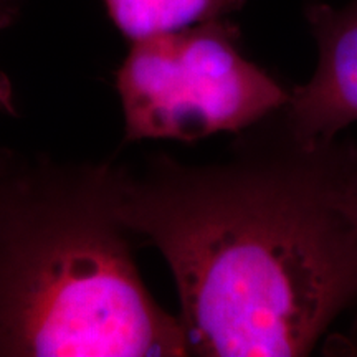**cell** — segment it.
I'll return each mask as SVG.
<instances>
[{"label":"cell","instance_id":"obj_1","mask_svg":"<svg viewBox=\"0 0 357 357\" xmlns=\"http://www.w3.org/2000/svg\"><path fill=\"white\" fill-rule=\"evenodd\" d=\"M352 141L306 139L283 108L230 154L118 166L121 220L169 265L189 356L301 357L357 307Z\"/></svg>","mask_w":357,"mask_h":357},{"label":"cell","instance_id":"obj_2","mask_svg":"<svg viewBox=\"0 0 357 357\" xmlns=\"http://www.w3.org/2000/svg\"><path fill=\"white\" fill-rule=\"evenodd\" d=\"M118 200L114 164L0 151V357L189 356Z\"/></svg>","mask_w":357,"mask_h":357},{"label":"cell","instance_id":"obj_3","mask_svg":"<svg viewBox=\"0 0 357 357\" xmlns=\"http://www.w3.org/2000/svg\"><path fill=\"white\" fill-rule=\"evenodd\" d=\"M128 142L238 134L287 105V89L245 56L229 17L134 42L116 73Z\"/></svg>","mask_w":357,"mask_h":357},{"label":"cell","instance_id":"obj_4","mask_svg":"<svg viewBox=\"0 0 357 357\" xmlns=\"http://www.w3.org/2000/svg\"><path fill=\"white\" fill-rule=\"evenodd\" d=\"M305 13L318 65L305 84L289 89L283 114L301 137L334 139L357 121V0L310 2Z\"/></svg>","mask_w":357,"mask_h":357},{"label":"cell","instance_id":"obj_5","mask_svg":"<svg viewBox=\"0 0 357 357\" xmlns=\"http://www.w3.org/2000/svg\"><path fill=\"white\" fill-rule=\"evenodd\" d=\"M109 19L129 43L187 26L225 19L245 0H102Z\"/></svg>","mask_w":357,"mask_h":357},{"label":"cell","instance_id":"obj_6","mask_svg":"<svg viewBox=\"0 0 357 357\" xmlns=\"http://www.w3.org/2000/svg\"><path fill=\"white\" fill-rule=\"evenodd\" d=\"M13 10H15V0H0V29L10 24ZM12 91L10 84L3 75H0V109L12 111Z\"/></svg>","mask_w":357,"mask_h":357},{"label":"cell","instance_id":"obj_7","mask_svg":"<svg viewBox=\"0 0 357 357\" xmlns=\"http://www.w3.org/2000/svg\"><path fill=\"white\" fill-rule=\"evenodd\" d=\"M349 212L357 225V171L354 174V177H352V182L349 187Z\"/></svg>","mask_w":357,"mask_h":357},{"label":"cell","instance_id":"obj_8","mask_svg":"<svg viewBox=\"0 0 357 357\" xmlns=\"http://www.w3.org/2000/svg\"><path fill=\"white\" fill-rule=\"evenodd\" d=\"M342 351H346V354L357 356V336L356 337H347L342 342Z\"/></svg>","mask_w":357,"mask_h":357}]
</instances>
